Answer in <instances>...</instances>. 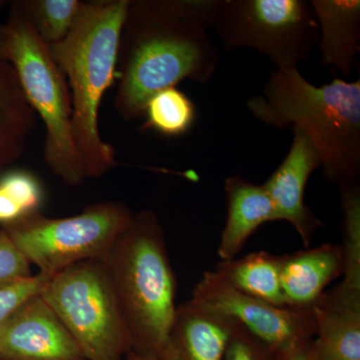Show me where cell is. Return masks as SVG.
Returning <instances> with one entry per match:
<instances>
[{"label": "cell", "mask_w": 360, "mask_h": 360, "mask_svg": "<svg viewBox=\"0 0 360 360\" xmlns=\"http://www.w3.org/2000/svg\"><path fill=\"white\" fill-rule=\"evenodd\" d=\"M219 0H130L120 35L115 108L127 122L143 117L161 90L184 80L205 84L220 53L210 34Z\"/></svg>", "instance_id": "1"}, {"label": "cell", "mask_w": 360, "mask_h": 360, "mask_svg": "<svg viewBox=\"0 0 360 360\" xmlns=\"http://www.w3.org/2000/svg\"><path fill=\"white\" fill-rule=\"evenodd\" d=\"M246 108L264 124L302 131L314 144L322 174L340 184L360 176V80L312 84L297 68L274 70Z\"/></svg>", "instance_id": "2"}, {"label": "cell", "mask_w": 360, "mask_h": 360, "mask_svg": "<svg viewBox=\"0 0 360 360\" xmlns=\"http://www.w3.org/2000/svg\"><path fill=\"white\" fill-rule=\"evenodd\" d=\"M130 0L84 2L65 39L49 45L72 103V136L85 177L99 179L117 165L115 149L99 130L104 94L117 77L118 49Z\"/></svg>", "instance_id": "3"}, {"label": "cell", "mask_w": 360, "mask_h": 360, "mask_svg": "<svg viewBox=\"0 0 360 360\" xmlns=\"http://www.w3.org/2000/svg\"><path fill=\"white\" fill-rule=\"evenodd\" d=\"M101 260L115 288L131 352L158 360L177 307L176 278L156 213H134Z\"/></svg>", "instance_id": "4"}, {"label": "cell", "mask_w": 360, "mask_h": 360, "mask_svg": "<svg viewBox=\"0 0 360 360\" xmlns=\"http://www.w3.org/2000/svg\"><path fill=\"white\" fill-rule=\"evenodd\" d=\"M7 59L35 115L45 124L44 160L52 174L70 186L86 180L72 136V103L66 78L40 39L20 1L11 4Z\"/></svg>", "instance_id": "5"}, {"label": "cell", "mask_w": 360, "mask_h": 360, "mask_svg": "<svg viewBox=\"0 0 360 360\" xmlns=\"http://www.w3.org/2000/svg\"><path fill=\"white\" fill-rule=\"evenodd\" d=\"M40 295L87 360H123L131 352L115 288L101 259L84 260L56 272Z\"/></svg>", "instance_id": "6"}, {"label": "cell", "mask_w": 360, "mask_h": 360, "mask_svg": "<svg viewBox=\"0 0 360 360\" xmlns=\"http://www.w3.org/2000/svg\"><path fill=\"white\" fill-rule=\"evenodd\" d=\"M212 30L225 51L255 49L278 70L297 68L319 39L310 0H219Z\"/></svg>", "instance_id": "7"}, {"label": "cell", "mask_w": 360, "mask_h": 360, "mask_svg": "<svg viewBox=\"0 0 360 360\" xmlns=\"http://www.w3.org/2000/svg\"><path fill=\"white\" fill-rule=\"evenodd\" d=\"M134 215L120 201H101L73 217L51 219L39 212L1 229L30 264L54 274L77 262L101 259Z\"/></svg>", "instance_id": "8"}, {"label": "cell", "mask_w": 360, "mask_h": 360, "mask_svg": "<svg viewBox=\"0 0 360 360\" xmlns=\"http://www.w3.org/2000/svg\"><path fill=\"white\" fill-rule=\"evenodd\" d=\"M194 302L226 315L277 354L316 335L312 309L276 307L231 286L217 272L205 271L193 290Z\"/></svg>", "instance_id": "9"}, {"label": "cell", "mask_w": 360, "mask_h": 360, "mask_svg": "<svg viewBox=\"0 0 360 360\" xmlns=\"http://www.w3.org/2000/svg\"><path fill=\"white\" fill-rule=\"evenodd\" d=\"M0 360H87L40 293L20 303L0 326Z\"/></svg>", "instance_id": "10"}, {"label": "cell", "mask_w": 360, "mask_h": 360, "mask_svg": "<svg viewBox=\"0 0 360 360\" xmlns=\"http://www.w3.org/2000/svg\"><path fill=\"white\" fill-rule=\"evenodd\" d=\"M292 132L288 155L262 186L274 205L276 221L290 222L309 246L321 222L305 205L304 193L310 175L321 167V158L302 131L292 129Z\"/></svg>", "instance_id": "11"}, {"label": "cell", "mask_w": 360, "mask_h": 360, "mask_svg": "<svg viewBox=\"0 0 360 360\" xmlns=\"http://www.w3.org/2000/svg\"><path fill=\"white\" fill-rule=\"evenodd\" d=\"M236 321L191 300L176 307L158 360H224Z\"/></svg>", "instance_id": "12"}, {"label": "cell", "mask_w": 360, "mask_h": 360, "mask_svg": "<svg viewBox=\"0 0 360 360\" xmlns=\"http://www.w3.org/2000/svg\"><path fill=\"white\" fill-rule=\"evenodd\" d=\"M314 345L323 360H360V292L340 285L324 292L312 309Z\"/></svg>", "instance_id": "13"}, {"label": "cell", "mask_w": 360, "mask_h": 360, "mask_svg": "<svg viewBox=\"0 0 360 360\" xmlns=\"http://www.w3.org/2000/svg\"><path fill=\"white\" fill-rule=\"evenodd\" d=\"M342 272V250L335 243L283 255L281 286L286 307L314 309L326 286Z\"/></svg>", "instance_id": "14"}, {"label": "cell", "mask_w": 360, "mask_h": 360, "mask_svg": "<svg viewBox=\"0 0 360 360\" xmlns=\"http://www.w3.org/2000/svg\"><path fill=\"white\" fill-rule=\"evenodd\" d=\"M224 191L226 221L217 248L221 262L236 258L258 227L276 221L274 205L264 186L236 175L225 179Z\"/></svg>", "instance_id": "15"}, {"label": "cell", "mask_w": 360, "mask_h": 360, "mask_svg": "<svg viewBox=\"0 0 360 360\" xmlns=\"http://www.w3.org/2000/svg\"><path fill=\"white\" fill-rule=\"evenodd\" d=\"M319 28L321 63L350 77L360 52L359 0H310Z\"/></svg>", "instance_id": "16"}, {"label": "cell", "mask_w": 360, "mask_h": 360, "mask_svg": "<svg viewBox=\"0 0 360 360\" xmlns=\"http://www.w3.org/2000/svg\"><path fill=\"white\" fill-rule=\"evenodd\" d=\"M283 255L258 251L220 262L215 272L236 290L276 307H286L281 286Z\"/></svg>", "instance_id": "17"}, {"label": "cell", "mask_w": 360, "mask_h": 360, "mask_svg": "<svg viewBox=\"0 0 360 360\" xmlns=\"http://www.w3.org/2000/svg\"><path fill=\"white\" fill-rule=\"evenodd\" d=\"M44 198V187L37 174L22 168L6 170L0 175V227L39 212Z\"/></svg>", "instance_id": "18"}, {"label": "cell", "mask_w": 360, "mask_h": 360, "mask_svg": "<svg viewBox=\"0 0 360 360\" xmlns=\"http://www.w3.org/2000/svg\"><path fill=\"white\" fill-rule=\"evenodd\" d=\"M144 129H153L167 137L187 134L196 120V106L181 90H161L149 99L144 110Z\"/></svg>", "instance_id": "19"}, {"label": "cell", "mask_w": 360, "mask_h": 360, "mask_svg": "<svg viewBox=\"0 0 360 360\" xmlns=\"http://www.w3.org/2000/svg\"><path fill=\"white\" fill-rule=\"evenodd\" d=\"M342 212V281L349 290H360V184L359 181L340 184Z\"/></svg>", "instance_id": "20"}, {"label": "cell", "mask_w": 360, "mask_h": 360, "mask_svg": "<svg viewBox=\"0 0 360 360\" xmlns=\"http://www.w3.org/2000/svg\"><path fill=\"white\" fill-rule=\"evenodd\" d=\"M20 2L35 32L47 45L65 39L84 6V2L79 0H22Z\"/></svg>", "instance_id": "21"}, {"label": "cell", "mask_w": 360, "mask_h": 360, "mask_svg": "<svg viewBox=\"0 0 360 360\" xmlns=\"http://www.w3.org/2000/svg\"><path fill=\"white\" fill-rule=\"evenodd\" d=\"M34 127L35 112L32 108H0V175L20 160Z\"/></svg>", "instance_id": "22"}, {"label": "cell", "mask_w": 360, "mask_h": 360, "mask_svg": "<svg viewBox=\"0 0 360 360\" xmlns=\"http://www.w3.org/2000/svg\"><path fill=\"white\" fill-rule=\"evenodd\" d=\"M30 266L11 236L0 227V290L32 277Z\"/></svg>", "instance_id": "23"}, {"label": "cell", "mask_w": 360, "mask_h": 360, "mask_svg": "<svg viewBox=\"0 0 360 360\" xmlns=\"http://www.w3.org/2000/svg\"><path fill=\"white\" fill-rule=\"evenodd\" d=\"M224 360H276V355L265 343L236 322Z\"/></svg>", "instance_id": "24"}, {"label": "cell", "mask_w": 360, "mask_h": 360, "mask_svg": "<svg viewBox=\"0 0 360 360\" xmlns=\"http://www.w3.org/2000/svg\"><path fill=\"white\" fill-rule=\"evenodd\" d=\"M52 276L53 274L39 271L25 281L0 290V326L20 303L40 293Z\"/></svg>", "instance_id": "25"}, {"label": "cell", "mask_w": 360, "mask_h": 360, "mask_svg": "<svg viewBox=\"0 0 360 360\" xmlns=\"http://www.w3.org/2000/svg\"><path fill=\"white\" fill-rule=\"evenodd\" d=\"M30 108L20 86L16 71L7 59L0 58V108Z\"/></svg>", "instance_id": "26"}, {"label": "cell", "mask_w": 360, "mask_h": 360, "mask_svg": "<svg viewBox=\"0 0 360 360\" xmlns=\"http://www.w3.org/2000/svg\"><path fill=\"white\" fill-rule=\"evenodd\" d=\"M276 355V360H323L314 347V340L300 343Z\"/></svg>", "instance_id": "27"}, {"label": "cell", "mask_w": 360, "mask_h": 360, "mask_svg": "<svg viewBox=\"0 0 360 360\" xmlns=\"http://www.w3.org/2000/svg\"><path fill=\"white\" fill-rule=\"evenodd\" d=\"M7 30L6 25H0V58L7 59ZM8 60V59H7Z\"/></svg>", "instance_id": "28"}, {"label": "cell", "mask_w": 360, "mask_h": 360, "mask_svg": "<svg viewBox=\"0 0 360 360\" xmlns=\"http://www.w3.org/2000/svg\"><path fill=\"white\" fill-rule=\"evenodd\" d=\"M124 360H155V359H148V357H143V356H141V355H139V354H134V352H129V354H127V356H125Z\"/></svg>", "instance_id": "29"}]
</instances>
